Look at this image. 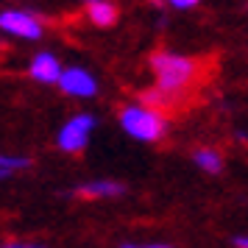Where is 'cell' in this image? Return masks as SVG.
Returning a JSON list of instances; mask_svg holds the SVG:
<instances>
[{"instance_id": "1", "label": "cell", "mask_w": 248, "mask_h": 248, "mask_svg": "<svg viewBox=\"0 0 248 248\" xmlns=\"http://www.w3.org/2000/svg\"><path fill=\"white\" fill-rule=\"evenodd\" d=\"M151 70L156 73V87L165 95L176 98L179 92L190 87V81L198 73V62L190 56H179V53H154L151 56Z\"/></svg>"}, {"instance_id": "2", "label": "cell", "mask_w": 248, "mask_h": 248, "mask_svg": "<svg viewBox=\"0 0 248 248\" xmlns=\"http://www.w3.org/2000/svg\"><path fill=\"white\" fill-rule=\"evenodd\" d=\"M120 125H123L125 134H131L140 142H156L159 137L165 134L168 120H165V112L134 103V106H125L120 112Z\"/></svg>"}, {"instance_id": "3", "label": "cell", "mask_w": 248, "mask_h": 248, "mask_svg": "<svg viewBox=\"0 0 248 248\" xmlns=\"http://www.w3.org/2000/svg\"><path fill=\"white\" fill-rule=\"evenodd\" d=\"M92 128H95V117L92 114H76L73 120H67V123L62 125V131H59V148L67 151V154L84 151Z\"/></svg>"}, {"instance_id": "4", "label": "cell", "mask_w": 248, "mask_h": 248, "mask_svg": "<svg viewBox=\"0 0 248 248\" xmlns=\"http://www.w3.org/2000/svg\"><path fill=\"white\" fill-rule=\"evenodd\" d=\"M0 31L23 39H39L42 36V23L28 12H3L0 14Z\"/></svg>"}, {"instance_id": "5", "label": "cell", "mask_w": 248, "mask_h": 248, "mask_svg": "<svg viewBox=\"0 0 248 248\" xmlns=\"http://www.w3.org/2000/svg\"><path fill=\"white\" fill-rule=\"evenodd\" d=\"M59 87L67 92V95H76V98H92V95L98 92V81L92 78L87 70L70 67V70H64V73H62Z\"/></svg>"}, {"instance_id": "6", "label": "cell", "mask_w": 248, "mask_h": 248, "mask_svg": "<svg viewBox=\"0 0 248 248\" xmlns=\"http://www.w3.org/2000/svg\"><path fill=\"white\" fill-rule=\"evenodd\" d=\"M28 73H31V78L42 81V84H59L64 70H62L59 59L53 53H36V59L31 62V67H28Z\"/></svg>"}, {"instance_id": "7", "label": "cell", "mask_w": 248, "mask_h": 248, "mask_svg": "<svg viewBox=\"0 0 248 248\" xmlns=\"http://www.w3.org/2000/svg\"><path fill=\"white\" fill-rule=\"evenodd\" d=\"M87 17L98 28H109L117 23V6L106 3V0H92V3H87Z\"/></svg>"}, {"instance_id": "8", "label": "cell", "mask_w": 248, "mask_h": 248, "mask_svg": "<svg viewBox=\"0 0 248 248\" xmlns=\"http://www.w3.org/2000/svg\"><path fill=\"white\" fill-rule=\"evenodd\" d=\"M78 192L87 195V198H112V195L123 192V184H117V181H92V184L78 187Z\"/></svg>"}, {"instance_id": "9", "label": "cell", "mask_w": 248, "mask_h": 248, "mask_svg": "<svg viewBox=\"0 0 248 248\" xmlns=\"http://www.w3.org/2000/svg\"><path fill=\"white\" fill-rule=\"evenodd\" d=\"M192 159H195V165L201 170H206V173H217V170L223 168L220 154H217V151H209V148H198V151L192 154Z\"/></svg>"}, {"instance_id": "10", "label": "cell", "mask_w": 248, "mask_h": 248, "mask_svg": "<svg viewBox=\"0 0 248 248\" xmlns=\"http://www.w3.org/2000/svg\"><path fill=\"white\" fill-rule=\"evenodd\" d=\"M31 162L25 156H6V154H0V170H20V168H28Z\"/></svg>"}, {"instance_id": "11", "label": "cell", "mask_w": 248, "mask_h": 248, "mask_svg": "<svg viewBox=\"0 0 248 248\" xmlns=\"http://www.w3.org/2000/svg\"><path fill=\"white\" fill-rule=\"evenodd\" d=\"M170 6H173V9H181V12H187V9H195L198 3H195V0H173Z\"/></svg>"}, {"instance_id": "12", "label": "cell", "mask_w": 248, "mask_h": 248, "mask_svg": "<svg viewBox=\"0 0 248 248\" xmlns=\"http://www.w3.org/2000/svg\"><path fill=\"white\" fill-rule=\"evenodd\" d=\"M3 248H42V246H34V243H9Z\"/></svg>"}, {"instance_id": "13", "label": "cell", "mask_w": 248, "mask_h": 248, "mask_svg": "<svg viewBox=\"0 0 248 248\" xmlns=\"http://www.w3.org/2000/svg\"><path fill=\"white\" fill-rule=\"evenodd\" d=\"M234 248H248V237H234Z\"/></svg>"}, {"instance_id": "14", "label": "cell", "mask_w": 248, "mask_h": 248, "mask_svg": "<svg viewBox=\"0 0 248 248\" xmlns=\"http://www.w3.org/2000/svg\"><path fill=\"white\" fill-rule=\"evenodd\" d=\"M123 248H170V246H131V243H125Z\"/></svg>"}, {"instance_id": "15", "label": "cell", "mask_w": 248, "mask_h": 248, "mask_svg": "<svg viewBox=\"0 0 248 248\" xmlns=\"http://www.w3.org/2000/svg\"><path fill=\"white\" fill-rule=\"evenodd\" d=\"M3 179H9V170H0V181Z\"/></svg>"}]
</instances>
